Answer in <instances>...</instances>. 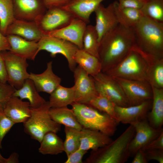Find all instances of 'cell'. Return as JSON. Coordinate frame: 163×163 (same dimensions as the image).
<instances>
[{
    "label": "cell",
    "mask_w": 163,
    "mask_h": 163,
    "mask_svg": "<svg viewBox=\"0 0 163 163\" xmlns=\"http://www.w3.org/2000/svg\"><path fill=\"white\" fill-rule=\"evenodd\" d=\"M135 44L133 28L119 24L108 32L99 43V59L104 72L119 63Z\"/></svg>",
    "instance_id": "1"
},
{
    "label": "cell",
    "mask_w": 163,
    "mask_h": 163,
    "mask_svg": "<svg viewBox=\"0 0 163 163\" xmlns=\"http://www.w3.org/2000/svg\"><path fill=\"white\" fill-rule=\"evenodd\" d=\"M135 133L133 125H130L117 139L109 144L92 150L86 159L88 163H124L130 157V143Z\"/></svg>",
    "instance_id": "2"
},
{
    "label": "cell",
    "mask_w": 163,
    "mask_h": 163,
    "mask_svg": "<svg viewBox=\"0 0 163 163\" xmlns=\"http://www.w3.org/2000/svg\"><path fill=\"white\" fill-rule=\"evenodd\" d=\"M133 29L137 46L146 53L163 58V23L143 16Z\"/></svg>",
    "instance_id": "3"
},
{
    "label": "cell",
    "mask_w": 163,
    "mask_h": 163,
    "mask_svg": "<svg viewBox=\"0 0 163 163\" xmlns=\"http://www.w3.org/2000/svg\"><path fill=\"white\" fill-rule=\"evenodd\" d=\"M148 69L147 53L135 44L122 60L104 73L113 77L146 81Z\"/></svg>",
    "instance_id": "4"
},
{
    "label": "cell",
    "mask_w": 163,
    "mask_h": 163,
    "mask_svg": "<svg viewBox=\"0 0 163 163\" xmlns=\"http://www.w3.org/2000/svg\"><path fill=\"white\" fill-rule=\"evenodd\" d=\"M71 105L83 128L99 131L110 136L115 133L119 123L108 114L88 104L74 102Z\"/></svg>",
    "instance_id": "5"
},
{
    "label": "cell",
    "mask_w": 163,
    "mask_h": 163,
    "mask_svg": "<svg viewBox=\"0 0 163 163\" xmlns=\"http://www.w3.org/2000/svg\"><path fill=\"white\" fill-rule=\"evenodd\" d=\"M50 108L49 101H46L38 108H31V116L23 123L25 132L40 143L46 133H56L61 130V125L53 120L50 115Z\"/></svg>",
    "instance_id": "6"
},
{
    "label": "cell",
    "mask_w": 163,
    "mask_h": 163,
    "mask_svg": "<svg viewBox=\"0 0 163 163\" xmlns=\"http://www.w3.org/2000/svg\"><path fill=\"white\" fill-rule=\"evenodd\" d=\"M37 43L38 53L43 50L50 53L52 57L58 54L62 55L67 61L69 69L73 72L77 66L74 58L78 49L76 45L64 40L44 34Z\"/></svg>",
    "instance_id": "7"
},
{
    "label": "cell",
    "mask_w": 163,
    "mask_h": 163,
    "mask_svg": "<svg viewBox=\"0 0 163 163\" xmlns=\"http://www.w3.org/2000/svg\"><path fill=\"white\" fill-rule=\"evenodd\" d=\"M4 60L9 84L16 89L21 88L29 78L27 59L16 55L9 50L1 52Z\"/></svg>",
    "instance_id": "8"
},
{
    "label": "cell",
    "mask_w": 163,
    "mask_h": 163,
    "mask_svg": "<svg viewBox=\"0 0 163 163\" xmlns=\"http://www.w3.org/2000/svg\"><path fill=\"white\" fill-rule=\"evenodd\" d=\"M92 77L98 93L104 96L117 106H130L121 87L113 77L102 72Z\"/></svg>",
    "instance_id": "9"
},
{
    "label": "cell",
    "mask_w": 163,
    "mask_h": 163,
    "mask_svg": "<svg viewBox=\"0 0 163 163\" xmlns=\"http://www.w3.org/2000/svg\"><path fill=\"white\" fill-rule=\"evenodd\" d=\"M112 77L121 87L130 106L139 104L152 100V88L147 81Z\"/></svg>",
    "instance_id": "10"
},
{
    "label": "cell",
    "mask_w": 163,
    "mask_h": 163,
    "mask_svg": "<svg viewBox=\"0 0 163 163\" xmlns=\"http://www.w3.org/2000/svg\"><path fill=\"white\" fill-rule=\"evenodd\" d=\"M75 17L62 7L48 9L35 21L44 35L61 28L68 24Z\"/></svg>",
    "instance_id": "11"
},
{
    "label": "cell",
    "mask_w": 163,
    "mask_h": 163,
    "mask_svg": "<svg viewBox=\"0 0 163 163\" xmlns=\"http://www.w3.org/2000/svg\"><path fill=\"white\" fill-rule=\"evenodd\" d=\"M73 72L75 94L74 102L88 104L98 94L93 78L78 65Z\"/></svg>",
    "instance_id": "12"
},
{
    "label": "cell",
    "mask_w": 163,
    "mask_h": 163,
    "mask_svg": "<svg viewBox=\"0 0 163 163\" xmlns=\"http://www.w3.org/2000/svg\"><path fill=\"white\" fill-rule=\"evenodd\" d=\"M135 135L129 147L130 156H134L139 149H142L163 131V128L156 129L149 124L147 118L133 123Z\"/></svg>",
    "instance_id": "13"
},
{
    "label": "cell",
    "mask_w": 163,
    "mask_h": 163,
    "mask_svg": "<svg viewBox=\"0 0 163 163\" xmlns=\"http://www.w3.org/2000/svg\"><path fill=\"white\" fill-rule=\"evenodd\" d=\"M14 18L35 21L47 9L42 0H12Z\"/></svg>",
    "instance_id": "14"
},
{
    "label": "cell",
    "mask_w": 163,
    "mask_h": 163,
    "mask_svg": "<svg viewBox=\"0 0 163 163\" xmlns=\"http://www.w3.org/2000/svg\"><path fill=\"white\" fill-rule=\"evenodd\" d=\"M94 12L96 16L94 26L99 42L105 34L119 24L116 13L115 2L106 7L100 4Z\"/></svg>",
    "instance_id": "15"
},
{
    "label": "cell",
    "mask_w": 163,
    "mask_h": 163,
    "mask_svg": "<svg viewBox=\"0 0 163 163\" xmlns=\"http://www.w3.org/2000/svg\"><path fill=\"white\" fill-rule=\"evenodd\" d=\"M87 24L82 20L74 18L67 25L47 35L67 41L82 49L83 37Z\"/></svg>",
    "instance_id": "16"
},
{
    "label": "cell",
    "mask_w": 163,
    "mask_h": 163,
    "mask_svg": "<svg viewBox=\"0 0 163 163\" xmlns=\"http://www.w3.org/2000/svg\"><path fill=\"white\" fill-rule=\"evenodd\" d=\"M152 104V100L139 104L126 107L115 105L117 121L119 123L131 124L145 119L147 118V114L151 109Z\"/></svg>",
    "instance_id": "17"
},
{
    "label": "cell",
    "mask_w": 163,
    "mask_h": 163,
    "mask_svg": "<svg viewBox=\"0 0 163 163\" xmlns=\"http://www.w3.org/2000/svg\"><path fill=\"white\" fill-rule=\"evenodd\" d=\"M9 35H17L27 40L37 42L44 34L35 21L14 18L7 29L6 36Z\"/></svg>",
    "instance_id": "18"
},
{
    "label": "cell",
    "mask_w": 163,
    "mask_h": 163,
    "mask_svg": "<svg viewBox=\"0 0 163 163\" xmlns=\"http://www.w3.org/2000/svg\"><path fill=\"white\" fill-rule=\"evenodd\" d=\"M52 63V61L47 62L46 69L41 74H29V78L33 82L38 92L50 94L60 85L61 78L53 72Z\"/></svg>",
    "instance_id": "19"
},
{
    "label": "cell",
    "mask_w": 163,
    "mask_h": 163,
    "mask_svg": "<svg viewBox=\"0 0 163 163\" xmlns=\"http://www.w3.org/2000/svg\"><path fill=\"white\" fill-rule=\"evenodd\" d=\"M6 115L15 124L25 123L30 117L31 110L29 103L12 96L3 108Z\"/></svg>",
    "instance_id": "20"
},
{
    "label": "cell",
    "mask_w": 163,
    "mask_h": 163,
    "mask_svg": "<svg viewBox=\"0 0 163 163\" xmlns=\"http://www.w3.org/2000/svg\"><path fill=\"white\" fill-rule=\"evenodd\" d=\"M105 0H69L62 8L75 18L87 24L90 17L101 2Z\"/></svg>",
    "instance_id": "21"
},
{
    "label": "cell",
    "mask_w": 163,
    "mask_h": 163,
    "mask_svg": "<svg viewBox=\"0 0 163 163\" xmlns=\"http://www.w3.org/2000/svg\"><path fill=\"white\" fill-rule=\"evenodd\" d=\"M6 36L10 46V51L27 59H35L38 54L37 42L27 40L17 35Z\"/></svg>",
    "instance_id": "22"
},
{
    "label": "cell",
    "mask_w": 163,
    "mask_h": 163,
    "mask_svg": "<svg viewBox=\"0 0 163 163\" xmlns=\"http://www.w3.org/2000/svg\"><path fill=\"white\" fill-rule=\"evenodd\" d=\"M79 149L87 151L95 150L111 142L110 136L99 131L83 128L81 130Z\"/></svg>",
    "instance_id": "23"
},
{
    "label": "cell",
    "mask_w": 163,
    "mask_h": 163,
    "mask_svg": "<svg viewBox=\"0 0 163 163\" xmlns=\"http://www.w3.org/2000/svg\"><path fill=\"white\" fill-rule=\"evenodd\" d=\"M152 97L150 111L147 115L150 125L156 129L162 128L163 124V88L152 87Z\"/></svg>",
    "instance_id": "24"
},
{
    "label": "cell",
    "mask_w": 163,
    "mask_h": 163,
    "mask_svg": "<svg viewBox=\"0 0 163 163\" xmlns=\"http://www.w3.org/2000/svg\"><path fill=\"white\" fill-rule=\"evenodd\" d=\"M148 69L146 81L152 87L163 88V58L147 53Z\"/></svg>",
    "instance_id": "25"
},
{
    "label": "cell",
    "mask_w": 163,
    "mask_h": 163,
    "mask_svg": "<svg viewBox=\"0 0 163 163\" xmlns=\"http://www.w3.org/2000/svg\"><path fill=\"white\" fill-rule=\"evenodd\" d=\"M13 96L22 100H28L31 108H38L46 101L39 94L33 82L29 78L26 80L21 88L15 89Z\"/></svg>",
    "instance_id": "26"
},
{
    "label": "cell",
    "mask_w": 163,
    "mask_h": 163,
    "mask_svg": "<svg viewBox=\"0 0 163 163\" xmlns=\"http://www.w3.org/2000/svg\"><path fill=\"white\" fill-rule=\"evenodd\" d=\"M74 58L76 64L92 76L101 72V65L99 59L83 49H78Z\"/></svg>",
    "instance_id": "27"
},
{
    "label": "cell",
    "mask_w": 163,
    "mask_h": 163,
    "mask_svg": "<svg viewBox=\"0 0 163 163\" xmlns=\"http://www.w3.org/2000/svg\"><path fill=\"white\" fill-rule=\"evenodd\" d=\"M49 113L52 119L57 123L79 130L83 128L72 109L67 107L50 108Z\"/></svg>",
    "instance_id": "28"
},
{
    "label": "cell",
    "mask_w": 163,
    "mask_h": 163,
    "mask_svg": "<svg viewBox=\"0 0 163 163\" xmlns=\"http://www.w3.org/2000/svg\"><path fill=\"white\" fill-rule=\"evenodd\" d=\"M50 95L49 102L51 108L67 107L75 102L74 86L67 88L60 85Z\"/></svg>",
    "instance_id": "29"
},
{
    "label": "cell",
    "mask_w": 163,
    "mask_h": 163,
    "mask_svg": "<svg viewBox=\"0 0 163 163\" xmlns=\"http://www.w3.org/2000/svg\"><path fill=\"white\" fill-rule=\"evenodd\" d=\"M115 11L119 24L125 27L133 28L144 16L140 9L120 8L118 2L115 1Z\"/></svg>",
    "instance_id": "30"
},
{
    "label": "cell",
    "mask_w": 163,
    "mask_h": 163,
    "mask_svg": "<svg viewBox=\"0 0 163 163\" xmlns=\"http://www.w3.org/2000/svg\"><path fill=\"white\" fill-rule=\"evenodd\" d=\"M40 143L38 151L43 155H57L64 152L63 142L56 133H46Z\"/></svg>",
    "instance_id": "31"
},
{
    "label": "cell",
    "mask_w": 163,
    "mask_h": 163,
    "mask_svg": "<svg viewBox=\"0 0 163 163\" xmlns=\"http://www.w3.org/2000/svg\"><path fill=\"white\" fill-rule=\"evenodd\" d=\"M99 41L94 26L87 25L83 37V49L85 52L99 59Z\"/></svg>",
    "instance_id": "32"
},
{
    "label": "cell",
    "mask_w": 163,
    "mask_h": 163,
    "mask_svg": "<svg viewBox=\"0 0 163 163\" xmlns=\"http://www.w3.org/2000/svg\"><path fill=\"white\" fill-rule=\"evenodd\" d=\"M141 10L144 16L163 23V0H146Z\"/></svg>",
    "instance_id": "33"
},
{
    "label": "cell",
    "mask_w": 163,
    "mask_h": 163,
    "mask_svg": "<svg viewBox=\"0 0 163 163\" xmlns=\"http://www.w3.org/2000/svg\"><path fill=\"white\" fill-rule=\"evenodd\" d=\"M14 19L12 0H0V30L5 35Z\"/></svg>",
    "instance_id": "34"
},
{
    "label": "cell",
    "mask_w": 163,
    "mask_h": 163,
    "mask_svg": "<svg viewBox=\"0 0 163 163\" xmlns=\"http://www.w3.org/2000/svg\"><path fill=\"white\" fill-rule=\"evenodd\" d=\"M66 138L63 142L64 152L67 157L80 148L81 130L65 126Z\"/></svg>",
    "instance_id": "35"
},
{
    "label": "cell",
    "mask_w": 163,
    "mask_h": 163,
    "mask_svg": "<svg viewBox=\"0 0 163 163\" xmlns=\"http://www.w3.org/2000/svg\"><path fill=\"white\" fill-rule=\"evenodd\" d=\"M88 105L100 112L108 114L117 121L114 108L115 104L104 96L98 93L90 101Z\"/></svg>",
    "instance_id": "36"
},
{
    "label": "cell",
    "mask_w": 163,
    "mask_h": 163,
    "mask_svg": "<svg viewBox=\"0 0 163 163\" xmlns=\"http://www.w3.org/2000/svg\"><path fill=\"white\" fill-rule=\"evenodd\" d=\"M15 123L0 108V149L2 148V142L5 136Z\"/></svg>",
    "instance_id": "37"
},
{
    "label": "cell",
    "mask_w": 163,
    "mask_h": 163,
    "mask_svg": "<svg viewBox=\"0 0 163 163\" xmlns=\"http://www.w3.org/2000/svg\"><path fill=\"white\" fill-rule=\"evenodd\" d=\"M15 90L9 84L0 81V108L3 109L7 102L13 96Z\"/></svg>",
    "instance_id": "38"
},
{
    "label": "cell",
    "mask_w": 163,
    "mask_h": 163,
    "mask_svg": "<svg viewBox=\"0 0 163 163\" xmlns=\"http://www.w3.org/2000/svg\"><path fill=\"white\" fill-rule=\"evenodd\" d=\"M144 151L148 161L154 160L163 163V149H151Z\"/></svg>",
    "instance_id": "39"
},
{
    "label": "cell",
    "mask_w": 163,
    "mask_h": 163,
    "mask_svg": "<svg viewBox=\"0 0 163 163\" xmlns=\"http://www.w3.org/2000/svg\"><path fill=\"white\" fill-rule=\"evenodd\" d=\"M146 0H118L120 8H129L138 9L142 8Z\"/></svg>",
    "instance_id": "40"
},
{
    "label": "cell",
    "mask_w": 163,
    "mask_h": 163,
    "mask_svg": "<svg viewBox=\"0 0 163 163\" xmlns=\"http://www.w3.org/2000/svg\"><path fill=\"white\" fill-rule=\"evenodd\" d=\"M87 152V151L78 149L68 156L65 163H82L84 156Z\"/></svg>",
    "instance_id": "41"
},
{
    "label": "cell",
    "mask_w": 163,
    "mask_h": 163,
    "mask_svg": "<svg viewBox=\"0 0 163 163\" xmlns=\"http://www.w3.org/2000/svg\"><path fill=\"white\" fill-rule=\"evenodd\" d=\"M151 149H163V131L158 137L142 149L144 151Z\"/></svg>",
    "instance_id": "42"
},
{
    "label": "cell",
    "mask_w": 163,
    "mask_h": 163,
    "mask_svg": "<svg viewBox=\"0 0 163 163\" xmlns=\"http://www.w3.org/2000/svg\"><path fill=\"white\" fill-rule=\"evenodd\" d=\"M69 0H42L48 9L55 7H62Z\"/></svg>",
    "instance_id": "43"
},
{
    "label": "cell",
    "mask_w": 163,
    "mask_h": 163,
    "mask_svg": "<svg viewBox=\"0 0 163 163\" xmlns=\"http://www.w3.org/2000/svg\"><path fill=\"white\" fill-rule=\"evenodd\" d=\"M8 80L5 62L0 51V81L6 83Z\"/></svg>",
    "instance_id": "44"
},
{
    "label": "cell",
    "mask_w": 163,
    "mask_h": 163,
    "mask_svg": "<svg viewBox=\"0 0 163 163\" xmlns=\"http://www.w3.org/2000/svg\"><path fill=\"white\" fill-rule=\"evenodd\" d=\"M132 163H147V161L144 152L142 149L138 150L135 153Z\"/></svg>",
    "instance_id": "45"
},
{
    "label": "cell",
    "mask_w": 163,
    "mask_h": 163,
    "mask_svg": "<svg viewBox=\"0 0 163 163\" xmlns=\"http://www.w3.org/2000/svg\"><path fill=\"white\" fill-rule=\"evenodd\" d=\"M10 49V45L7 36L0 30V51L9 50Z\"/></svg>",
    "instance_id": "46"
},
{
    "label": "cell",
    "mask_w": 163,
    "mask_h": 163,
    "mask_svg": "<svg viewBox=\"0 0 163 163\" xmlns=\"http://www.w3.org/2000/svg\"><path fill=\"white\" fill-rule=\"evenodd\" d=\"M19 162V155L16 152H13L6 158L5 163H18Z\"/></svg>",
    "instance_id": "47"
},
{
    "label": "cell",
    "mask_w": 163,
    "mask_h": 163,
    "mask_svg": "<svg viewBox=\"0 0 163 163\" xmlns=\"http://www.w3.org/2000/svg\"><path fill=\"white\" fill-rule=\"evenodd\" d=\"M6 159L2 156L0 153V163H5Z\"/></svg>",
    "instance_id": "48"
},
{
    "label": "cell",
    "mask_w": 163,
    "mask_h": 163,
    "mask_svg": "<svg viewBox=\"0 0 163 163\" xmlns=\"http://www.w3.org/2000/svg\"></svg>",
    "instance_id": "49"
}]
</instances>
